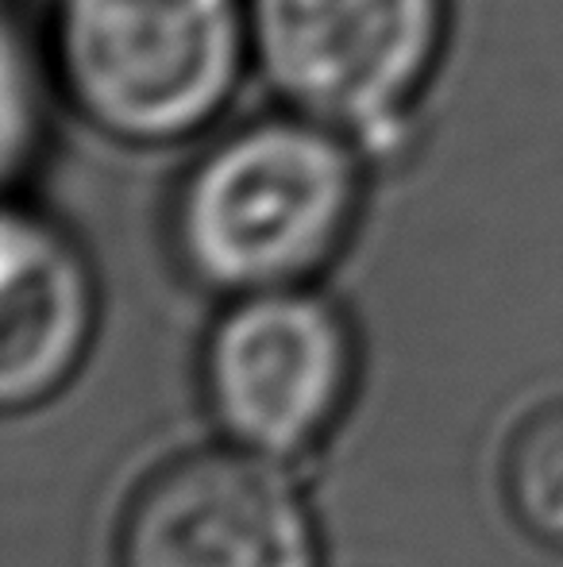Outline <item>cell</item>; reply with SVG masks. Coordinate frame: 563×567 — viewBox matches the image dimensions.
I'll use <instances>...</instances> for the list:
<instances>
[{"label": "cell", "mask_w": 563, "mask_h": 567, "mask_svg": "<svg viewBox=\"0 0 563 567\" xmlns=\"http://www.w3.org/2000/svg\"><path fill=\"white\" fill-rule=\"evenodd\" d=\"M502 491L521 529L563 553V398L533 410L510 436Z\"/></svg>", "instance_id": "obj_7"}, {"label": "cell", "mask_w": 563, "mask_h": 567, "mask_svg": "<svg viewBox=\"0 0 563 567\" xmlns=\"http://www.w3.org/2000/svg\"><path fill=\"white\" fill-rule=\"evenodd\" d=\"M251 66L285 109L371 140L398 132L440 66L451 0H243Z\"/></svg>", "instance_id": "obj_3"}, {"label": "cell", "mask_w": 563, "mask_h": 567, "mask_svg": "<svg viewBox=\"0 0 563 567\" xmlns=\"http://www.w3.org/2000/svg\"><path fill=\"white\" fill-rule=\"evenodd\" d=\"M201 379L240 449L301 455L329 436L352 394V324L309 286L243 293L205 340Z\"/></svg>", "instance_id": "obj_4"}, {"label": "cell", "mask_w": 563, "mask_h": 567, "mask_svg": "<svg viewBox=\"0 0 563 567\" xmlns=\"http://www.w3.org/2000/svg\"><path fill=\"white\" fill-rule=\"evenodd\" d=\"M116 567H316V533L267 455L186 452L132 494Z\"/></svg>", "instance_id": "obj_5"}, {"label": "cell", "mask_w": 563, "mask_h": 567, "mask_svg": "<svg viewBox=\"0 0 563 567\" xmlns=\"http://www.w3.org/2000/svg\"><path fill=\"white\" fill-rule=\"evenodd\" d=\"M363 182L355 135L298 109L256 116L189 163L170 205L174 255L225 298L305 286L344 251Z\"/></svg>", "instance_id": "obj_1"}, {"label": "cell", "mask_w": 563, "mask_h": 567, "mask_svg": "<svg viewBox=\"0 0 563 567\" xmlns=\"http://www.w3.org/2000/svg\"><path fill=\"white\" fill-rule=\"evenodd\" d=\"M251 66L243 0H59L51 70L90 127L128 147L194 140Z\"/></svg>", "instance_id": "obj_2"}, {"label": "cell", "mask_w": 563, "mask_h": 567, "mask_svg": "<svg viewBox=\"0 0 563 567\" xmlns=\"http://www.w3.org/2000/svg\"><path fill=\"white\" fill-rule=\"evenodd\" d=\"M4 340L0 402L31 410L59 394L97 329V282L82 247L35 209L4 213Z\"/></svg>", "instance_id": "obj_6"}]
</instances>
